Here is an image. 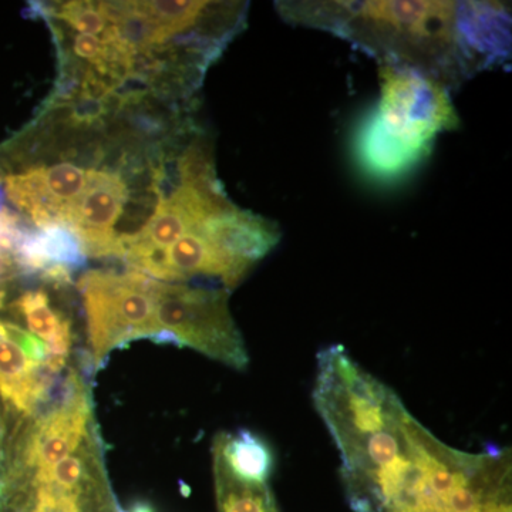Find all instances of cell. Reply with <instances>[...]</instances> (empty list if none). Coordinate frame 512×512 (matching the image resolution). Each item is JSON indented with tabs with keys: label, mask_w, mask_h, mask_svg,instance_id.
<instances>
[{
	"label": "cell",
	"mask_w": 512,
	"mask_h": 512,
	"mask_svg": "<svg viewBox=\"0 0 512 512\" xmlns=\"http://www.w3.org/2000/svg\"><path fill=\"white\" fill-rule=\"evenodd\" d=\"M313 403L359 512H446L470 453L444 444L340 345L320 350Z\"/></svg>",
	"instance_id": "1"
},
{
	"label": "cell",
	"mask_w": 512,
	"mask_h": 512,
	"mask_svg": "<svg viewBox=\"0 0 512 512\" xmlns=\"http://www.w3.org/2000/svg\"><path fill=\"white\" fill-rule=\"evenodd\" d=\"M453 0H303L276 2L286 22L323 30L375 57L412 67L448 89L471 77Z\"/></svg>",
	"instance_id": "2"
},
{
	"label": "cell",
	"mask_w": 512,
	"mask_h": 512,
	"mask_svg": "<svg viewBox=\"0 0 512 512\" xmlns=\"http://www.w3.org/2000/svg\"><path fill=\"white\" fill-rule=\"evenodd\" d=\"M379 83V99L353 131L352 156L370 183L394 185L430 157L440 134L460 127V116L446 84L412 67L379 64Z\"/></svg>",
	"instance_id": "3"
},
{
	"label": "cell",
	"mask_w": 512,
	"mask_h": 512,
	"mask_svg": "<svg viewBox=\"0 0 512 512\" xmlns=\"http://www.w3.org/2000/svg\"><path fill=\"white\" fill-rule=\"evenodd\" d=\"M156 279L137 271L90 269L77 282L86 316V360L96 373L114 349L137 339L164 342L156 320Z\"/></svg>",
	"instance_id": "4"
},
{
	"label": "cell",
	"mask_w": 512,
	"mask_h": 512,
	"mask_svg": "<svg viewBox=\"0 0 512 512\" xmlns=\"http://www.w3.org/2000/svg\"><path fill=\"white\" fill-rule=\"evenodd\" d=\"M222 286L156 282V320L165 342L197 350L232 369H247L249 356Z\"/></svg>",
	"instance_id": "5"
},
{
	"label": "cell",
	"mask_w": 512,
	"mask_h": 512,
	"mask_svg": "<svg viewBox=\"0 0 512 512\" xmlns=\"http://www.w3.org/2000/svg\"><path fill=\"white\" fill-rule=\"evenodd\" d=\"M74 360L53 355L29 330L0 319V446L55 402L84 363Z\"/></svg>",
	"instance_id": "6"
},
{
	"label": "cell",
	"mask_w": 512,
	"mask_h": 512,
	"mask_svg": "<svg viewBox=\"0 0 512 512\" xmlns=\"http://www.w3.org/2000/svg\"><path fill=\"white\" fill-rule=\"evenodd\" d=\"M0 512H119L100 433L56 466L0 487Z\"/></svg>",
	"instance_id": "7"
},
{
	"label": "cell",
	"mask_w": 512,
	"mask_h": 512,
	"mask_svg": "<svg viewBox=\"0 0 512 512\" xmlns=\"http://www.w3.org/2000/svg\"><path fill=\"white\" fill-rule=\"evenodd\" d=\"M195 228L204 235L224 266L229 291L237 288L249 272L274 251L282 237L276 222L241 210L237 205Z\"/></svg>",
	"instance_id": "8"
},
{
	"label": "cell",
	"mask_w": 512,
	"mask_h": 512,
	"mask_svg": "<svg viewBox=\"0 0 512 512\" xmlns=\"http://www.w3.org/2000/svg\"><path fill=\"white\" fill-rule=\"evenodd\" d=\"M128 202V187L120 171L87 170L86 188L74 202L66 228L82 244L84 255L116 258L117 221Z\"/></svg>",
	"instance_id": "9"
},
{
	"label": "cell",
	"mask_w": 512,
	"mask_h": 512,
	"mask_svg": "<svg viewBox=\"0 0 512 512\" xmlns=\"http://www.w3.org/2000/svg\"><path fill=\"white\" fill-rule=\"evenodd\" d=\"M458 25L471 76L510 60L511 12L507 3L460 2Z\"/></svg>",
	"instance_id": "10"
},
{
	"label": "cell",
	"mask_w": 512,
	"mask_h": 512,
	"mask_svg": "<svg viewBox=\"0 0 512 512\" xmlns=\"http://www.w3.org/2000/svg\"><path fill=\"white\" fill-rule=\"evenodd\" d=\"M12 309L23 319L26 330L46 343L53 355L76 359L72 318L52 303L46 289L23 292L12 303Z\"/></svg>",
	"instance_id": "11"
},
{
	"label": "cell",
	"mask_w": 512,
	"mask_h": 512,
	"mask_svg": "<svg viewBox=\"0 0 512 512\" xmlns=\"http://www.w3.org/2000/svg\"><path fill=\"white\" fill-rule=\"evenodd\" d=\"M212 454H217L232 474L249 483H268L274 466L268 444L248 430L218 434Z\"/></svg>",
	"instance_id": "12"
},
{
	"label": "cell",
	"mask_w": 512,
	"mask_h": 512,
	"mask_svg": "<svg viewBox=\"0 0 512 512\" xmlns=\"http://www.w3.org/2000/svg\"><path fill=\"white\" fill-rule=\"evenodd\" d=\"M43 18L60 20L67 29L82 35H103L109 26L104 2H62L37 6Z\"/></svg>",
	"instance_id": "13"
},
{
	"label": "cell",
	"mask_w": 512,
	"mask_h": 512,
	"mask_svg": "<svg viewBox=\"0 0 512 512\" xmlns=\"http://www.w3.org/2000/svg\"><path fill=\"white\" fill-rule=\"evenodd\" d=\"M53 33L70 40V52L74 59L83 60L89 66H100L109 59V46L99 36L82 35V33H64L59 25L50 22ZM73 59V60H74Z\"/></svg>",
	"instance_id": "14"
},
{
	"label": "cell",
	"mask_w": 512,
	"mask_h": 512,
	"mask_svg": "<svg viewBox=\"0 0 512 512\" xmlns=\"http://www.w3.org/2000/svg\"><path fill=\"white\" fill-rule=\"evenodd\" d=\"M128 512H153V510H151L150 505L137 504L136 507L133 508V510L128 511Z\"/></svg>",
	"instance_id": "15"
},
{
	"label": "cell",
	"mask_w": 512,
	"mask_h": 512,
	"mask_svg": "<svg viewBox=\"0 0 512 512\" xmlns=\"http://www.w3.org/2000/svg\"><path fill=\"white\" fill-rule=\"evenodd\" d=\"M0 208H2V191H0Z\"/></svg>",
	"instance_id": "16"
}]
</instances>
